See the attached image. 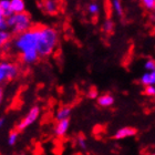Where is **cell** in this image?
<instances>
[{"label": "cell", "instance_id": "1", "mask_svg": "<svg viewBox=\"0 0 155 155\" xmlns=\"http://www.w3.org/2000/svg\"><path fill=\"white\" fill-rule=\"evenodd\" d=\"M39 41L37 51L40 58L49 57L58 45V32L53 28L45 26H38Z\"/></svg>", "mask_w": 155, "mask_h": 155}, {"label": "cell", "instance_id": "2", "mask_svg": "<svg viewBox=\"0 0 155 155\" xmlns=\"http://www.w3.org/2000/svg\"><path fill=\"white\" fill-rule=\"evenodd\" d=\"M39 41V31L38 26L32 27L30 30L26 32L15 36L11 41V48L13 47L15 50L19 52L20 54H23L26 52L37 50Z\"/></svg>", "mask_w": 155, "mask_h": 155}, {"label": "cell", "instance_id": "3", "mask_svg": "<svg viewBox=\"0 0 155 155\" xmlns=\"http://www.w3.org/2000/svg\"><path fill=\"white\" fill-rule=\"evenodd\" d=\"M7 25H8V28L12 29V33L15 36L21 35L32 28L30 16L27 12L16 13L7 18Z\"/></svg>", "mask_w": 155, "mask_h": 155}, {"label": "cell", "instance_id": "4", "mask_svg": "<svg viewBox=\"0 0 155 155\" xmlns=\"http://www.w3.org/2000/svg\"><path fill=\"white\" fill-rule=\"evenodd\" d=\"M19 74V67L16 63L2 61L0 63V82H9Z\"/></svg>", "mask_w": 155, "mask_h": 155}, {"label": "cell", "instance_id": "5", "mask_svg": "<svg viewBox=\"0 0 155 155\" xmlns=\"http://www.w3.org/2000/svg\"><path fill=\"white\" fill-rule=\"evenodd\" d=\"M40 113H41V110L38 105H33L31 109L29 110V112L23 116L21 121H20L18 124H17V131L18 132H22L26 129H28L30 125H32L37 122V120L39 119L40 116Z\"/></svg>", "mask_w": 155, "mask_h": 155}, {"label": "cell", "instance_id": "6", "mask_svg": "<svg viewBox=\"0 0 155 155\" xmlns=\"http://www.w3.org/2000/svg\"><path fill=\"white\" fill-rule=\"evenodd\" d=\"M137 134V130L133 126H123L121 129H119L115 133L113 134L114 140H124L129 139V137H133Z\"/></svg>", "mask_w": 155, "mask_h": 155}, {"label": "cell", "instance_id": "7", "mask_svg": "<svg viewBox=\"0 0 155 155\" xmlns=\"http://www.w3.org/2000/svg\"><path fill=\"white\" fill-rule=\"evenodd\" d=\"M69 127H70V119L58 121L54 125V135L57 137H63L68 133Z\"/></svg>", "mask_w": 155, "mask_h": 155}, {"label": "cell", "instance_id": "8", "mask_svg": "<svg viewBox=\"0 0 155 155\" xmlns=\"http://www.w3.org/2000/svg\"><path fill=\"white\" fill-rule=\"evenodd\" d=\"M42 8L49 15H55L59 11L58 0H42Z\"/></svg>", "mask_w": 155, "mask_h": 155}, {"label": "cell", "instance_id": "9", "mask_svg": "<svg viewBox=\"0 0 155 155\" xmlns=\"http://www.w3.org/2000/svg\"><path fill=\"white\" fill-rule=\"evenodd\" d=\"M20 58H21L22 63H25V64H33L39 60L40 55H39L37 50H33V51H29L23 53V54H20Z\"/></svg>", "mask_w": 155, "mask_h": 155}, {"label": "cell", "instance_id": "10", "mask_svg": "<svg viewBox=\"0 0 155 155\" xmlns=\"http://www.w3.org/2000/svg\"><path fill=\"white\" fill-rule=\"evenodd\" d=\"M15 13L11 10V2L10 0H1L0 1V18H9Z\"/></svg>", "mask_w": 155, "mask_h": 155}, {"label": "cell", "instance_id": "11", "mask_svg": "<svg viewBox=\"0 0 155 155\" xmlns=\"http://www.w3.org/2000/svg\"><path fill=\"white\" fill-rule=\"evenodd\" d=\"M114 101L115 100H114V97L112 94L104 93L99 97L97 102V105L101 107H111L114 104Z\"/></svg>", "mask_w": 155, "mask_h": 155}, {"label": "cell", "instance_id": "12", "mask_svg": "<svg viewBox=\"0 0 155 155\" xmlns=\"http://www.w3.org/2000/svg\"><path fill=\"white\" fill-rule=\"evenodd\" d=\"M72 113V109L70 107H60L55 113V121H63V120L70 119Z\"/></svg>", "mask_w": 155, "mask_h": 155}, {"label": "cell", "instance_id": "13", "mask_svg": "<svg viewBox=\"0 0 155 155\" xmlns=\"http://www.w3.org/2000/svg\"><path fill=\"white\" fill-rule=\"evenodd\" d=\"M140 83L147 87V85H155V71L153 72H145L140 79Z\"/></svg>", "mask_w": 155, "mask_h": 155}, {"label": "cell", "instance_id": "14", "mask_svg": "<svg viewBox=\"0 0 155 155\" xmlns=\"http://www.w3.org/2000/svg\"><path fill=\"white\" fill-rule=\"evenodd\" d=\"M10 2H11V10L15 15L25 12V1L23 0H10Z\"/></svg>", "mask_w": 155, "mask_h": 155}, {"label": "cell", "instance_id": "15", "mask_svg": "<svg viewBox=\"0 0 155 155\" xmlns=\"http://www.w3.org/2000/svg\"><path fill=\"white\" fill-rule=\"evenodd\" d=\"M19 139V132L18 131H12L9 133V135L7 137V144L9 146H15L18 142Z\"/></svg>", "mask_w": 155, "mask_h": 155}, {"label": "cell", "instance_id": "16", "mask_svg": "<svg viewBox=\"0 0 155 155\" xmlns=\"http://www.w3.org/2000/svg\"><path fill=\"white\" fill-rule=\"evenodd\" d=\"M9 42H11V33L8 32V31H1L0 32V43H1V45H5Z\"/></svg>", "mask_w": 155, "mask_h": 155}, {"label": "cell", "instance_id": "17", "mask_svg": "<svg viewBox=\"0 0 155 155\" xmlns=\"http://www.w3.org/2000/svg\"><path fill=\"white\" fill-rule=\"evenodd\" d=\"M75 143H77V145L80 147L82 151H87V140L84 137L83 135H79L75 140Z\"/></svg>", "mask_w": 155, "mask_h": 155}, {"label": "cell", "instance_id": "18", "mask_svg": "<svg viewBox=\"0 0 155 155\" xmlns=\"http://www.w3.org/2000/svg\"><path fill=\"white\" fill-rule=\"evenodd\" d=\"M112 6H113L115 12L119 15V16H123V6L121 0H113L112 1Z\"/></svg>", "mask_w": 155, "mask_h": 155}, {"label": "cell", "instance_id": "19", "mask_svg": "<svg viewBox=\"0 0 155 155\" xmlns=\"http://www.w3.org/2000/svg\"><path fill=\"white\" fill-rule=\"evenodd\" d=\"M113 28H114V23L113 21L111 19H107L105 20V22L103 25V30L105 31L107 33H112L113 31Z\"/></svg>", "mask_w": 155, "mask_h": 155}, {"label": "cell", "instance_id": "20", "mask_svg": "<svg viewBox=\"0 0 155 155\" xmlns=\"http://www.w3.org/2000/svg\"><path fill=\"white\" fill-rule=\"evenodd\" d=\"M144 68L147 72H153L155 71V60L153 59H147L144 64Z\"/></svg>", "mask_w": 155, "mask_h": 155}, {"label": "cell", "instance_id": "21", "mask_svg": "<svg viewBox=\"0 0 155 155\" xmlns=\"http://www.w3.org/2000/svg\"><path fill=\"white\" fill-rule=\"evenodd\" d=\"M141 3L145 9H155V0H141Z\"/></svg>", "mask_w": 155, "mask_h": 155}, {"label": "cell", "instance_id": "22", "mask_svg": "<svg viewBox=\"0 0 155 155\" xmlns=\"http://www.w3.org/2000/svg\"><path fill=\"white\" fill-rule=\"evenodd\" d=\"M99 97H100L99 92H97V90L95 87H91L90 90H89V92H87V97L91 99V100H97Z\"/></svg>", "mask_w": 155, "mask_h": 155}, {"label": "cell", "instance_id": "23", "mask_svg": "<svg viewBox=\"0 0 155 155\" xmlns=\"http://www.w3.org/2000/svg\"><path fill=\"white\" fill-rule=\"evenodd\" d=\"M144 94L147 97H155V85H147L144 87Z\"/></svg>", "mask_w": 155, "mask_h": 155}, {"label": "cell", "instance_id": "24", "mask_svg": "<svg viewBox=\"0 0 155 155\" xmlns=\"http://www.w3.org/2000/svg\"><path fill=\"white\" fill-rule=\"evenodd\" d=\"M99 10H100V8L97 6V3L92 2L89 5V12H90L91 15H97V13H99Z\"/></svg>", "mask_w": 155, "mask_h": 155}, {"label": "cell", "instance_id": "25", "mask_svg": "<svg viewBox=\"0 0 155 155\" xmlns=\"http://www.w3.org/2000/svg\"><path fill=\"white\" fill-rule=\"evenodd\" d=\"M8 29V25H7L6 18H0V30L1 31H7Z\"/></svg>", "mask_w": 155, "mask_h": 155}, {"label": "cell", "instance_id": "26", "mask_svg": "<svg viewBox=\"0 0 155 155\" xmlns=\"http://www.w3.org/2000/svg\"><path fill=\"white\" fill-rule=\"evenodd\" d=\"M5 122H6V119H5L3 116H1V117H0V126H1V127H2V126H3V124H5Z\"/></svg>", "mask_w": 155, "mask_h": 155}, {"label": "cell", "instance_id": "27", "mask_svg": "<svg viewBox=\"0 0 155 155\" xmlns=\"http://www.w3.org/2000/svg\"><path fill=\"white\" fill-rule=\"evenodd\" d=\"M19 155H28V154H26V153H20Z\"/></svg>", "mask_w": 155, "mask_h": 155}, {"label": "cell", "instance_id": "28", "mask_svg": "<svg viewBox=\"0 0 155 155\" xmlns=\"http://www.w3.org/2000/svg\"><path fill=\"white\" fill-rule=\"evenodd\" d=\"M153 31H154V33H155V27H154V29H153Z\"/></svg>", "mask_w": 155, "mask_h": 155}, {"label": "cell", "instance_id": "29", "mask_svg": "<svg viewBox=\"0 0 155 155\" xmlns=\"http://www.w3.org/2000/svg\"><path fill=\"white\" fill-rule=\"evenodd\" d=\"M151 155H155V153H154V154H151Z\"/></svg>", "mask_w": 155, "mask_h": 155}]
</instances>
